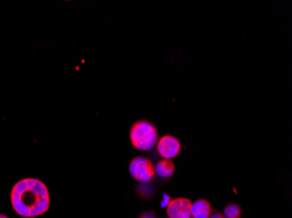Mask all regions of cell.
<instances>
[{
  "instance_id": "obj_3",
  "label": "cell",
  "mask_w": 292,
  "mask_h": 218,
  "mask_svg": "<svg viewBox=\"0 0 292 218\" xmlns=\"http://www.w3.org/2000/svg\"><path fill=\"white\" fill-rule=\"evenodd\" d=\"M129 173L140 182H149L155 177V168L152 162L145 157L133 159L129 163Z\"/></svg>"
},
{
  "instance_id": "obj_9",
  "label": "cell",
  "mask_w": 292,
  "mask_h": 218,
  "mask_svg": "<svg viewBox=\"0 0 292 218\" xmlns=\"http://www.w3.org/2000/svg\"><path fill=\"white\" fill-rule=\"evenodd\" d=\"M140 218H157L153 212H144L141 215Z\"/></svg>"
},
{
  "instance_id": "obj_2",
  "label": "cell",
  "mask_w": 292,
  "mask_h": 218,
  "mask_svg": "<svg viewBox=\"0 0 292 218\" xmlns=\"http://www.w3.org/2000/svg\"><path fill=\"white\" fill-rule=\"evenodd\" d=\"M158 131L148 120H138L129 131V138L134 147L141 151L152 149L158 143Z\"/></svg>"
},
{
  "instance_id": "obj_7",
  "label": "cell",
  "mask_w": 292,
  "mask_h": 218,
  "mask_svg": "<svg viewBox=\"0 0 292 218\" xmlns=\"http://www.w3.org/2000/svg\"><path fill=\"white\" fill-rule=\"evenodd\" d=\"M174 172V163L170 160L164 159L162 161L158 162V164L156 166L155 173L160 177H164V178L171 177Z\"/></svg>"
},
{
  "instance_id": "obj_1",
  "label": "cell",
  "mask_w": 292,
  "mask_h": 218,
  "mask_svg": "<svg viewBox=\"0 0 292 218\" xmlns=\"http://www.w3.org/2000/svg\"><path fill=\"white\" fill-rule=\"evenodd\" d=\"M11 203L17 214L35 218L45 214L50 207L48 188L42 181L25 178L16 183L11 192Z\"/></svg>"
},
{
  "instance_id": "obj_6",
  "label": "cell",
  "mask_w": 292,
  "mask_h": 218,
  "mask_svg": "<svg viewBox=\"0 0 292 218\" xmlns=\"http://www.w3.org/2000/svg\"><path fill=\"white\" fill-rule=\"evenodd\" d=\"M211 215L210 203L205 199L197 200L192 203L191 216L194 218H209Z\"/></svg>"
},
{
  "instance_id": "obj_8",
  "label": "cell",
  "mask_w": 292,
  "mask_h": 218,
  "mask_svg": "<svg viewBox=\"0 0 292 218\" xmlns=\"http://www.w3.org/2000/svg\"><path fill=\"white\" fill-rule=\"evenodd\" d=\"M242 213V210L237 204H229L224 210V218H239Z\"/></svg>"
},
{
  "instance_id": "obj_5",
  "label": "cell",
  "mask_w": 292,
  "mask_h": 218,
  "mask_svg": "<svg viewBox=\"0 0 292 218\" xmlns=\"http://www.w3.org/2000/svg\"><path fill=\"white\" fill-rule=\"evenodd\" d=\"M192 203L185 197L171 200L167 204V215L170 218H191Z\"/></svg>"
},
{
  "instance_id": "obj_10",
  "label": "cell",
  "mask_w": 292,
  "mask_h": 218,
  "mask_svg": "<svg viewBox=\"0 0 292 218\" xmlns=\"http://www.w3.org/2000/svg\"><path fill=\"white\" fill-rule=\"evenodd\" d=\"M209 218H225L223 215L220 214V213H213L209 216Z\"/></svg>"
},
{
  "instance_id": "obj_11",
  "label": "cell",
  "mask_w": 292,
  "mask_h": 218,
  "mask_svg": "<svg viewBox=\"0 0 292 218\" xmlns=\"http://www.w3.org/2000/svg\"><path fill=\"white\" fill-rule=\"evenodd\" d=\"M0 218H8L6 216H4V215H1L0 214Z\"/></svg>"
},
{
  "instance_id": "obj_4",
  "label": "cell",
  "mask_w": 292,
  "mask_h": 218,
  "mask_svg": "<svg viewBox=\"0 0 292 218\" xmlns=\"http://www.w3.org/2000/svg\"><path fill=\"white\" fill-rule=\"evenodd\" d=\"M157 150L163 158L170 160L179 154L181 145L174 136H164L157 143Z\"/></svg>"
}]
</instances>
